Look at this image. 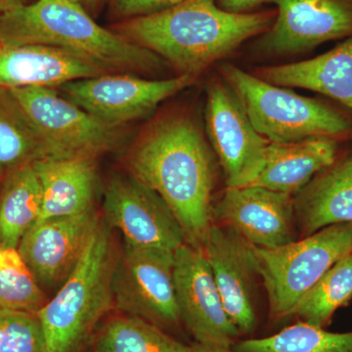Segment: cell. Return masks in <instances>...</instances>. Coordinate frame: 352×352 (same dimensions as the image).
<instances>
[{
	"mask_svg": "<svg viewBox=\"0 0 352 352\" xmlns=\"http://www.w3.org/2000/svg\"><path fill=\"white\" fill-rule=\"evenodd\" d=\"M131 175L168 204L187 244L200 248L212 226L214 168L207 142L187 117L152 127L129 161Z\"/></svg>",
	"mask_w": 352,
	"mask_h": 352,
	"instance_id": "cell-1",
	"label": "cell"
},
{
	"mask_svg": "<svg viewBox=\"0 0 352 352\" xmlns=\"http://www.w3.org/2000/svg\"><path fill=\"white\" fill-rule=\"evenodd\" d=\"M275 15L230 13L215 0H184L168 10L124 20L112 31L164 58L180 75L197 76L248 39L267 32Z\"/></svg>",
	"mask_w": 352,
	"mask_h": 352,
	"instance_id": "cell-2",
	"label": "cell"
},
{
	"mask_svg": "<svg viewBox=\"0 0 352 352\" xmlns=\"http://www.w3.org/2000/svg\"><path fill=\"white\" fill-rule=\"evenodd\" d=\"M44 44L76 51L115 73L156 69L161 58L97 24L78 0H36L0 14V46Z\"/></svg>",
	"mask_w": 352,
	"mask_h": 352,
	"instance_id": "cell-3",
	"label": "cell"
},
{
	"mask_svg": "<svg viewBox=\"0 0 352 352\" xmlns=\"http://www.w3.org/2000/svg\"><path fill=\"white\" fill-rule=\"evenodd\" d=\"M108 227L100 221L75 270L38 312L47 352L78 351L115 305L116 258Z\"/></svg>",
	"mask_w": 352,
	"mask_h": 352,
	"instance_id": "cell-4",
	"label": "cell"
},
{
	"mask_svg": "<svg viewBox=\"0 0 352 352\" xmlns=\"http://www.w3.org/2000/svg\"><path fill=\"white\" fill-rule=\"evenodd\" d=\"M252 126L268 142L352 138V122L332 106L261 80L232 65L222 68Z\"/></svg>",
	"mask_w": 352,
	"mask_h": 352,
	"instance_id": "cell-5",
	"label": "cell"
},
{
	"mask_svg": "<svg viewBox=\"0 0 352 352\" xmlns=\"http://www.w3.org/2000/svg\"><path fill=\"white\" fill-rule=\"evenodd\" d=\"M256 271L275 320L293 316L296 305L331 267L352 252V223L326 227L282 247L252 245Z\"/></svg>",
	"mask_w": 352,
	"mask_h": 352,
	"instance_id": "cell-6",
	"label": "cell"
},
{
	"mask_svg": "<svg viewBox=\"0 0 352 352\" xmlns=\"http://www.w3.org/2000/svg\"><path fill=\"white\" fill-rule=\"evenodd\" d=\"M8 90L47 145L50 157H96L120 143L119 127L96 119L53 88Z\"/></svg>",
	"mask_w": 352,
	"mask_h": 352,
	"instance_id": "cell-7",
	"label": "cell"
},
{
	"mask_svg": "<svg viewBox=\"0 0 352 352\" xmlns=\"http://www.w3.org/2000/svg\"><path fill=\"white\" fill-rule=\"evenodd\" d=\"M173 270L175 252L124 244L113 265V305L162 329L178 325Z\"/></svg>",
	"mask_w": 352,
	"mask_h": 352,
	"instance_id": "cell-8",
	"label": "cell"
},
{
	"mask_svg": "<svg viewBox=\"0 0 352 352\" xmlns=\"http://www.w3.org/2000/svg\"><path fill=\"white\" fill-rule=\"evenodd\" d=\"M196 76L179 75L168 80H145L127 74L82 78L61 85L65 98L96 119L113 126L140 119L195 82Z\"/></svg>",
	"mask_w": 352,
	"mask_h": 352,
	"instance_id": "cell-9",
	"label": "cell"
},
{
	"mask_svg": "<svg viewBox=\"0 0 352 352\" xmlns=\"http://www.w3.org/2000/svg\"><path fill=\"white\" fill-rule=\"evenodd\" d=\"M206 127L228 188L249 186L264 166L268 141L252 126L228 83L208 85Z\"/></svg>",
	"mask_w": 352,
	"mask_h": 352,
	"instance_id": "cell-10",
	"label": "cell"
},
{
	"mask_svg": "<svg viewBox=\"0 0 352 352\" xmlns=\"http://www.w3.org/2000/svg\"><path fill=\"white\" fill-rule=\"evenodd\" d=\"M103 207L106 223L119 229L124 244L175 252L186 243L184 231L168 204L131 175L110 180Z\"/></svg>",
	"mask_w": 352,
	"mask_h": 352,
	"instance_id": "cell-11",
	"label": "cell"
},
{
	"mask_svg": "<svg viewBox=\"0 0 352 352\" xmlns=\"http://www.w3.org/2000/svg\"><path fill=\"white\" fill-rule=\"evenodd\" d=\"M173 276L180 320L196 344L232 347L241 333L226 314L200 248L185 243L176 250Z\"/></svg>",
	"mask_w": 352,
	"mask_h": 352,
	"instance_id": "cell-12",
	"label": "cell"
},
{
	"mask_svg": "<svg viewBox=\"0 0 352 352\" xmlns=\"http://www.w3.org/2000/svg\"><path fill=\"white\" fill-rule=\"evenodd\" d=\"M275 20L256 43L273 56L307 52L328 41L352 36V0H270Z\"/></svg>",
	"mask_w": 352,
	"mask_h": 352,
	"instance_id": "cell-13",
	"label": "cell"
},
{
	"mask_svg": "<svg viewBox=\"0 0 352 352\" xmlns=\"http://www.w3.org/2000/svg\"><path fill=\"white\" fill-rule=\"evenodd\" d=\"M100 221L92 208L80 214L41 220L25 234L18 251L41 287L64 284Z\"/></svg>",
	"mask_w": 352,
	"mask_h": 352,
	"instance_id": "cell-14",
	"label": "cell"
},
{
	"mask_svg": "<svg viewBox=\"0 0 352 352\" xmlns=\"http://www.w3.org/2000/svg\"><path fill=\"white\" fill-rule=\"evenodd\" d=\"M254 247L273 249L296 241L294 197L263 187L228 188L212 207V217Z\"/></svg>",
	"mask_w": 352,
	"mask_h": 352,
	"instance_id": "cell-15",
	"label": "cell"
},
{
	"mask_svg": "<svg viewBox=\"0 0 352 352\" xmlns=\"http://www.w3.org/2000/svg\"><path fill=\"white\" fill-rule=\"evenodd\" d=\"M201 249L229 318L241 335L251 333L256 325L254 282L258 274L252 245L231 227L212 224Z\"/></svg>",
	"mask_w": 352,
	"mask_h": 352,
	"instance_id": "cell-16",
	"label": "cell"
},
{
	"mask_svg": "<svg viewBox=\"0 0 352 352\" xmlns=\"http://www.w3.org/2000/svg\"><path fill=\"white\" fill-rule=\"evenodd\" d=\"M115 73L76 51L44 44L0 47V88L61 87Z\"/></svg>",
	"mask_w": 352,
	"mask_h": 352,
	"instance_id": "cell-17",
	"label": "cell"
},
{
	"mask_svg": "<svg viewBox=\"0 0 352 352\" xmlns=\"http://www.w3.org/2000/svg\"><path fill=\"white\" fill-rule=\"evenodd\" d=\"M303 237L331 226L352 223V150L339 154L294 198Z\"/></svg>",
	"mask_w": 352,
	"mask_h": 352,
	"instance_id": "cell-18",
	"label": "cell"
},
{
	"mask_svg": "<svg viewBox=\"0 0 352 352\" xmlns=\"http://www.w3.org/2000/svg\"><path fill=\"white\" fill-rule=\"evenodd\" d=\"M256 76L278 87L318 92L352 112V36L319 56L265 67L259 69Z\"/></svg>",
	"mask_w": 352,
	"mask_h": 352,
	"instance_id": "cell-19",
	"label": "cell"
},
{
	"mask_svg": "<svg viewBox=\"0 0 352 352\" xmlns=\"http://www.w3.org/2000/svg\"><path fill=\"white\" fill-rule=\"evenodd\" d=\"M32 166L43 192L38 221L82 214L94 208L95 157H47L34 162Z\"/></svg>",
	"mask_w": 352,
	"mask_h": 352,
	"instance_id": "cell-20",
	"label": "cell"
},
{
	"mask_svg": "<svg viewBox=\"0 0 352 352\" xmlns=\"http://www.w3.org/2000/svg\"><path fill=\"white\" fill-rule=\"evenodd\" d=\"M340 140L312 138L294 143H268L261 173L251 185L288 194L298 193L340 154Z\"/></svg>",
	"mask_w": 352,
	"mask_h": 352,
	"instance_id": "cell-21",
	"label": "cell"
},
{
	"mask_svg": "<svg viewBox=\"0 0 352 352\" xmlns=\"http://www.w3.org/2000/svg\"><path fill=\"white\" fill-rule=\"evenodd\" d=\"M41 208L43 192L32 164L7 173L0 188V245L18 249Z\"/></svg>",
	"mask_w": 352,
	"mask_h": 352,
	"instance_id": "cell-22",
	"label": "cell"
},
{
	"mask_svg": "<svg viewBox=\"0 0 352 352\" xmlns=\"http://www.w3.org/2000/svg\"><path fill=\"white\" fill-rule=\"evenodd\" d=\"M50 149L6 88H0V173L50 157Z\"/></svg>",
	"mask_w": 352,
	"mask_h": 352,
	"instance_id": "cell-23",
	"label": "cell"
},
{
	"mask_svg": "<svg viewBox=\"0 0 352 352\" xmlns=\"http://www.w3.org/2000/svg\"><path fill=\"white\" fill-rule=\"evenodd\" d=\"M352 300V252L324 274L296 305L293 316L325 329L340 308Z\"/></svg>",
	"mask_w": 352,
	"mask_h": 352,
	"instance_id": "cell-24",
	"label": "cell"
},
{
	"mask_svg": "<svg viewBox=\"0 0 352 352\" xmlns=\"http://www.w3.org/2000/svg\"><path fill=\"white\" fill-rule=\"evenodd\" d=\"M235 352H352V331L329 332L300 321L274 335L236 342Z\"/></svg>",
	"mask_w": 352,
	"mask_h": 352,
	"instance_id": "cell-25",
	"label": "cell"
},
{
	"mask_svg": "<svg viewBox=\"0 0 352 352\" xmlns=\"http://www.w3.org/2000/svg\"><path fill=\"white\" fill-rule=\"evenodd\" d=\"M97 346L107 352H192L163 329L129 315L109 321Z\"/></svg>",
	"mask_w": 352,
	"mask_h": 352,
	"instance_id": "cell-26",
	"label": "cell"
},
{
	"mask_svg": "<svg viewBox=\"0 0 352 352\" xmlns=\"http://www.w3.org/2000/svg\"><path fill=\"white\" fill-rule=\"evenodd\" d=\"M46 302L43 288L18 249L0 245V308L38 314Z\"/></svg>",
	"mask_w": 352,
	"mask_h": 352,
	"instance_id": "cell-27",
	"label": "cell"
},
{
	"mask_svg": "<svg viewBox=\"0 0 352 352\" xmlns=\"http://www.w3.org/2000/svg\"><path fill=\"white\" fill-rule=\"evenodd\" d=\"M0 352H47L38 314L0 308Z\"/></svg>",
	"mask_w": 352,
	"mask_h": 352,
	"instance_id": "cell-28",
	"label": "cell"
},
{
	"mask_svg": "<svg viewBox=\"0 0 352 352\" xmlns=\"http://www.w3.org/2000/svg\"><path fill=\"white\" fill-rule=\"evenodd\" d=\"M184 0H109L111 14L118 19L153 15L182 3Z\"/></svg>",
	"mask_w": 352,
	"mask_h": 352,
	"instance_id": "cell-29",
	"label": "cell"
},
{
	"mask_svg": "<svg viewBox=\"0 0 352 352\" xmlns=\"http://www.w3.org/2000/svg\"><path fill=\"white\" fill-rule=\"evenodd\" d=\"M270 0H219L220 7L230 13H249L251 9Z\"/></svg>",
	"mask_w": 352,
	"mask_h": 352,
	"instance_id": "cell-30",
	"label": "cell"
},
{
	"mask_svg": "<svg viewBox=\"0 0 352 352\" xmlns=\"http://www.w3.org/2000/svg\"><path fill=\"white\" fill-rule=\"evenodd\" d=\"M191 347L192 352H235L232 347L206 346V344H196V342Z\"/></svg>",
	"mask_w": 352,
	"mask_h": 352,
	"instance_id": "cell-31",
	"label": "cell"
},
{
	"mask_svg": "<svg viewBox=\"0 0 352 352\" xmlns=\"http://www.w3.org/2000/svg\"><path fill=\"white\" fill-rule=\"evenodd\" d=\"M90 14L98 12L102 6L108 3L109 0H78Z\"/></svg>",
	"mask_w": 352,
	"mask_h": 352,
	"instance_id": "cell-32",
	"label": "cell"
},
{
	"mask_svg": "<svg viewBox=\"0 0 352 352\" xmlns=\"http://www.w3.org/2000/svg\"><path fill=\"white\" fill-rule=\"evenodd\" d=\"M24 4H25V0H0V14Z\"/></svg>",
	"mask_w": 352,
	"mask_h": 352,
	"instance_id": "cell-33",
	"label": "cell"
},
{
	"mask_svg": "<svg viewBox=\"0 0 352 352\" xmlns=\"http://www.w3.org/2000/svg\"><path fill=\"white\" fill-rule=\"evenodd\" d=\"M96 352H107L104 351V349H100V347L97 346Z\"/></svg>",
	"mask_w": 352,
	"mask_h": 352,
	"instance_id": "cell-34",
	"label": "cell"
},
{
	"mask_svg": "<svg viewBox=\"0 0 352 352\" xmlns=\"http://www.w3.org/2000/svg\"><path fill=\"white\" fill-rule=\"evenodd\" d=\"M0 47H1V46H0Z\"/></svg>",
	"mask_w": 352,
	"mask_h": 352,
	"instance_id": "cell-35",
	"label": "cell"
}]
</instances>
